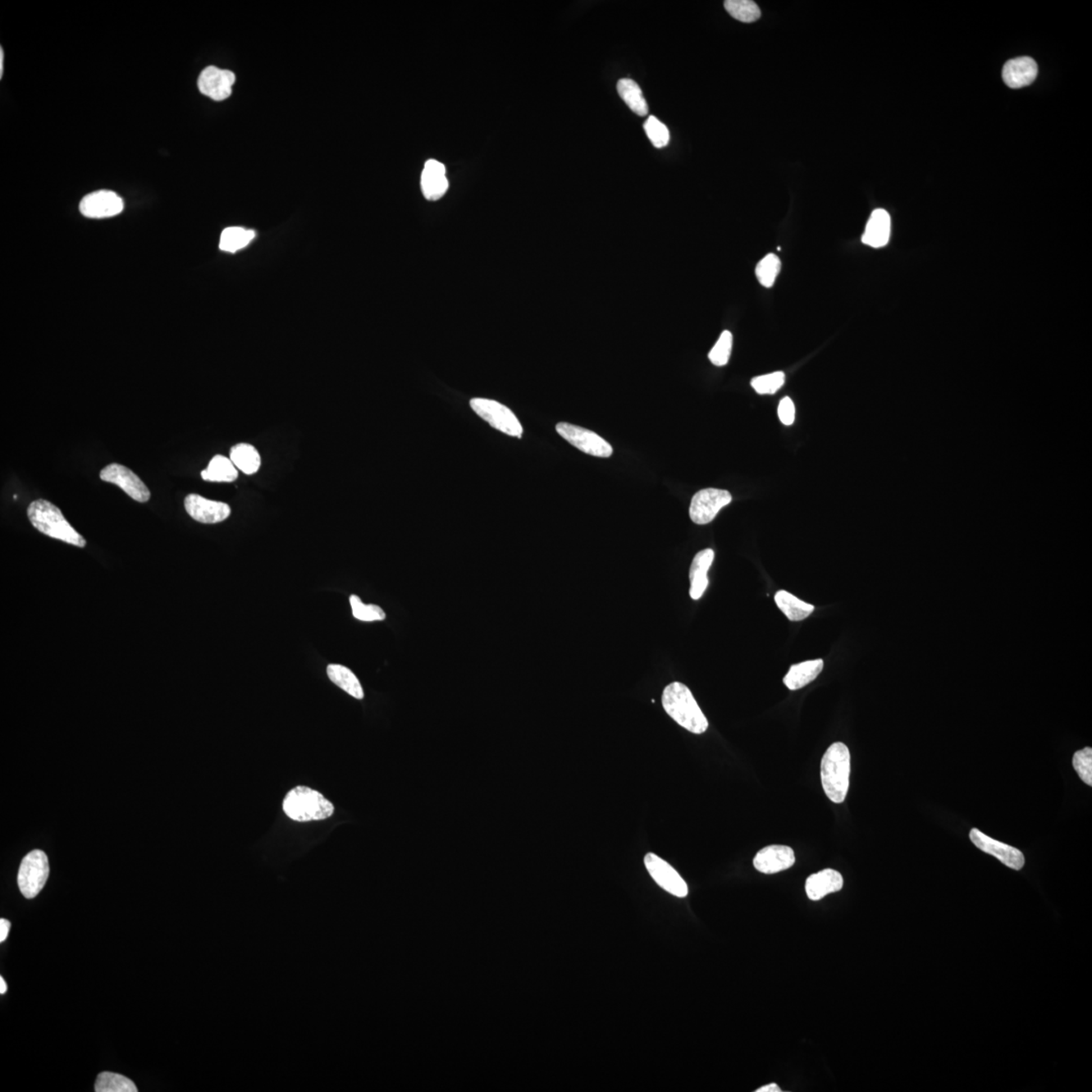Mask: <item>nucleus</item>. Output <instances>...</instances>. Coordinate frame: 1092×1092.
Listing matches in <instances>:
<instances>
[{
  "label": "nucleus",
  "instance_id": "c85d7f7f",
  "mask_svg": "<svg viewBox=\"0 0 1092 1092\" xmlns=\"http://www.w3.org/2000/svg\"><path fill=\"white\" fill-rule=\"evenodd\" d=\"M724 7L733 19L742 23H754L761 17L758 4L751 0H726Z\"/></svg>",
  "mask_w": 1092,
  "mask_h": 1092
},
{
  "label": "nucleus",
  "instance_id": "4be33fe9",
  "mask_svg": "<svg viewBox=\"0 0 1092 1092\" xmlns=\"http://www.w3.org/2000/svg\"><path fill=\"white\" fill-rule=\"evenodd\" d=\"M775 602L778 608L791 621L804 620L815 611L813 605L805 603L802 600L795 597L794 595L784 590L777 592Z\"/></svg>",
  "mask_w": 1092,
  "mask_h": 1092
},
{
  "label": "nucleus",
  "instance_id": "58836bf2",
  "mask_svg": "<svg viewBox=\"0 0 1092 1092\" xmlns=\"http://www.w3.org/2000/svg\"><path fill=\"white\" fill-rule=\"evenodd\" d=\"M7 990V982L4 981L3 977H0V994H6Z\"/></svg>",
  "mask_w": 1092,
  "mask_h": 1092
},
{
  "label": "nucleus",
  "instance_id": "4468645a",
  "mask_svg": "<svg viewBox=\"0 0 1092 1092\" xmlns=\"http://www.w3.org/2000/svg\"><path fill=\"white\" fill-rule=\"evenodd\" d=\"M185 507L193 519L203 524H216L227 519L231 514L228 504L212 501L197 494H190L185 500Z\"/></svg>",
  "mask_w": 1092,
  "mask_h": 1092
},
{
  "label": "nucleus",
  "instance_id": "0eeeda50",
  "mask_svg": "<svg viewBox=\"0 0 1092 1092\" xmlns=\"http://www.w3.org/2000/svg\"><path fill=\"white\" fill-rule=\"evenodd\" d=\"M556 432L561 437L571 443L573 446L584 454L597 456V458H610L613 455V448L597 433L591 430L580 427V426L565 423L561 422L556 425Z\"/></svg>",
  "mask_w": 1092,
  "mask_h": 1092
},
{
  "label": "nucleus",
  "instance_id": "9b49d317",
  "mask_svg": "<svg viewBox=\"0 0 1092 1092\" xmlns=\"http://www.w3.org/2000/svg\"><path fill=\"white\" fill-rule=\"evenodd\" d=\"M80 210L82 215L90 219H106L121 214L124 202L114 191L98 190L82 199Z\"/></svg>",
  "mask_w": 1092,
  "mask_h": 1092
},
{
  "label": "nucleus",
  "instance_id": "6e6552de",
  "mask_svg": "<svg viewBox=\"0 0 1092 1092\" xmlns=\"http://www.w3.org/2000/svg\"><path fill=\"white\" fill-rule=\"evenodd\" d=\"M729 491L720 489H704L694 495L689 514L695 524L706 525L715 519L722 508L732 503Z\"/></svg>",
  "mask_w": 1092,
  "mask_h": 1092
},
{
  "label": "nucleus",
  "instance_id": "9d476101",
  "mask_svg": "<svg viewBox=\"0 0 1092 1092\" xmlns=\"http://www.w3.org/2000/svg\"><path fill=\"white\" fill-rule=\"evenodd\" d=\"M646 868L660 889L676 898H684L688 895V885L675 869L659 856L648 852L645 860Z\"/></svg>",
  "mask_w": 1092,
  "mask_h": 1092
},
{
  "label": "nucleus",
  "instance_id": "4c0bfd02",
  "mask_svg": "<svg viewBox=\"0 0 1092 1092\" xmlns=\"http://www.w3.org/2000/svg\"><path fill=\"white\" fill-rule=\"evenodd\" d=\"M756 1092H781L782 1090H781L780 1087H779V1085H776V1083H771V1085H765V1086L761 1087V1089L756 1090Z\"/></svg>",
  "mask_w": 1092,
  "mask_h": 1092
},
{
  "label": "nucleus",
  "instance_id": "cd10ccee",
  "mask_svg": "<svg viewBox=\"0 0 1092 1092\" xmlns=\"http://www.w3.org/2000/svg\"><path fill=\"white\" fill-rule=\"evenodd\" d=\"M97 1092H137V1087L130 1079L112 1072H102L95 1082Z\"/></svg>",
  "mask_w": 1092,
  "mask_h": 1092
},
{
  "label": "nucleus",
  "instance_id": "aec40b11",
  "mask_svg": "<svg viewBox=\"0 0 1092 1092\" xmlns=\"http://www.w3.org/2000/svg\"><path fill=\"white\" fill-rule=\"evenodd\" d=\"M891 233V220L889 212L877 208L866 225L862 237L864 244L873 248H881L889 244Z\"/></svg>",
  "mask_w": 1092,
  "mask_h": 1092
},
{
  "label": "nucleus",
  "instance_id": "a211bd4d",
  "mask_svg": "<svg viewBox=\"0 0 1092 1092\" xmlns=\"http://www.w3.org/2000/svg\"><path fill=\"white\" fill-rule=\"evenodd\" d=\"M843 886V878L841 873L833 869H825L807 878L805 891L809 899L819 902L826 895L842 890Z\"/></svg>",
  "mask_w": 1092,
  "mask_h": 1092
},
{
  "label": "nucleus",
  "instance_id": "f03ea898",
  "mask_svg": "<svg viewBox=\"0 0 1092 1092\" xmlns=\"http://www.w3.org/2000/svg\"><path fill=\"white\" fill-rule=\"evenodd\" d=\"M851 755L843 742H834L822 756L820 776L822 788L830 802H845L850 787Z\"/></svg>",
  "mask_w": 1092,
  "mask_h": 1092
},
{
  "label": "nucleus",
  "instance_id": "f8f14e48",
  "mask_svg": "<svg viewBox=\"0 0 1092 1092\" xmlns=\"http://www.w3.org/2000/svg\"><path fill=\"white\" fill-rule=\"evenodd\" d=\"M970 839L979 850L995 857L1008 868L1019 871L1025 866V856L1020 850L1008 846L1007 843L995 841V839L989 838V835L981 833L977 829H973L970 832Z\"/></svg>",
  "mask_w": 1092,
  "mask_h": 1092
},
{
  "label": "nucleus",
  "instance_id": "423d86ee",
  "mask_svg": "<svg viewBox=\"0 0 1092 1092\" xmlns=\"http://www.w3.org/2000/svg\"><path fill=\"white\" fill-rule=\"evenodd\" d=\"M471 407L478 416L505 434L520 438L523 428L510 409L488 399H473Z\"/></svg>",
  "mask_w": 1092,
  "mask_h": 1092
},
{
  "label": "nucleus",
  "instance_id": "1a4fd4ad",
  "mask_svg": "<svg viewBox=\"0 0 1092 1092\" xmlns=\"http://www.w3.org/2000/svg\"><path fill=\"white\" fill-rule=\"evenodd\" d=\"M99 477L103 482L119 487L129 497L139 503H146L151 498V491L144 482L125 465L108 464L102 469Z\"/></svg>",
  "mask_w": 1092,
  "mask_h": 1092
},
{
  "label": "nucleus",
  "instance_id": "473e14b6",
  "mask_svg": "<svg viewBox=\"0 0 1092 1092\" xmlns=\"http://www.w3.org/2000/svg\"><path fill=\"white\" fill-rule=\"evenodd\" d=\"M733 341L732 332L728 330L724 331L715 345L709 352L708 358L716 367H724L728 364L730 354H732Z\"/></svg>",
  "mask_w": 1092,
  "mask_h": 1092
},
{
  "label": "nucleus",
  "instance_id": "2f4dec72",
  "mask_svg": "<svg viewBox=\"0 0 1092 1092\" xmlns=\"http://www.w3.org/2000/svg\"><path fill=\"white\" fill-rule=\"evenodd\" d=\"M785 373L776 372L752 378L751 385L759 395H774L785 384Z\"/></svg>",
  "mask_w": 1092,
  "mask_h": 1092
},
{
  "label": "nucleus",
  "instance_id": "39448f33",
  "mask_svg": "<svg viewBox=\"0 0 1092 1092\" xmlns=\"http://www.w3.org/2000/svg\"><path fill=\"white\" fill-rule=\"evenodd\" d=\"M48 857L43 851L34 850L25 857L19 870L17 883L21 894L32 899L40 893L49 877Z\"/></svg>",
  "mask_w": 1092,
  "mask_h": 1092
},
{
  "label": "nucleus",
  "instance_id": "20e7f679",
  "mask_svg": "<svg viewBox=\"0 0 1092 1092\" xmlns=\"http://www.w3.org/2000/svg\"><path fill=\"white\" fill-rule=\"evenodd\" d=\"M282 808L290 820L299 822L323 820L332 816L333 804L316 790L298 786L286 794Z\"/></svg>",
  "mask_w": 1092,
  "mask_h": 1092
},
{
  "label": "nucleus",
  "instance_id": "f3484780",
  "mask_svg": "<svg viewBox=\"0 0 1092 1092\" xmlns=\"http://www.w3.org/2000/svg\"><path fill=\"white\" fill-rule=\"evenodd\" d=\"M1037 75L1038 65L1030 57L1009 60L1003 69L1004 84L1015 89L1032 85Z\"/></svg>",
  "mask_w": 1092,
  "mask_h": 1092
},
{
  "label": "nucleus",
  "instance_id": "2eb2a0df",
  "mask_svg": "<svg viewBox=\"0 0 1092 1092\" xmlns=\"http://www.w3.org/2000/svg\"><path fill=\"white\" fill-rule=\"evenodd\" d=\"M795 861L794 851L790 847L773 845L758 852L754 858V866L761 873L776 874L791 868Z\"/></svg>",
  "mask_w": 1092,
  "mask_h": 1092
},
{
  "label": "nucleus",
  "instance_id": "c756f323",
  "mask_svg": "<svg viewBox=\"0 0 1092 1092\" xmlns=\"http://www.w3.org/2000/svg\"><path fill=\"white\" fill-rule=\"evenodd\" d=\"M781 271V260L775 254H768L756 267V276L765 288H772Z\"/></svg>",
  "mask_w": 1092,
  "mask_h": 1092
},
{
  "label": "nucleus",
  "instance_id": "7c9ffc66",
  "mask_svg": "<svg viewBox=\"0 0 1092 1092\" xmlns=\"http://www.w3.org/2000/svg\"><path fill=\"white\" fill-rule=\"evenodd\" d=\"M352 613L356 619L364 622L382 621L386 619V613L377 605H367L361 601L359 596H350Z\"/></svg>",
  "mask_w": 1092,
  "mask_h": 1092
},
{
  "label": "nucleus",
  "instance_id": "393cba45",
  "mask_svg": "<svg viewBox=\"0 0 1092 1092\" xmlns=\"http://www.w3.org/2000/svg\"><path fill=\"white\" fill-rule=\"evenodd\" d=\"M617 90L620 98L628 104L630 110L634 114L641 117H646L648 114V106L646 98H643L641 87L637 82L629 78H624L617 84Z\"/></svg>",
  "mask_w": 1092,
  "mask_h": 1092
},
{
  "label": "nucleus",
  "instance_id": "6ab92c4d",
  "mask_svg": "<svg viewBox=\"0 0 1092 1092\" xmlns=\"http://www.w3.org/2000/svg\"><path fill=\"white\" fill-rule=\"evenodd\" d=\"M715 560V551L711 548H706L699 551L692 561L689 578H690V596L693 600H699L702 597L704 592L706 591L709 580L708 571Z\"/></svg>",
  "mask_w": 1092,
  "mask_h": 1092
},
{
  "label": "nucleus",
  "instance_id": "b1692460",
  "mask_svg": "<svg viewBox=\"0 0 1092 1092\" xmlns=\"http://www.w3.org/2000/svg\"><path fill=\"white\" fill-rule=\"evenodd\" d=\"M230 459L237 469H240L245 474L258 473L260 468L261 459L258 451L254 446L247 443H239L231 448Z\"/></svg>",
  "mask_w": 1092,
  "mask_h": 1092
},
{
  "label": "nucleus",
  "instance_id": "f704fd0d",
  "mask_svg": "<svg viewBox=\"0 0 1092 1092\" xmlns=\"http://www.w3.org/2000/svg\"><path fill=\"white\" fill-rule=\"evenodd\" d=\"M1073 767L1085 784L1092 785V748L1085 747L1073 756Z\"/></svg>",
  "mask_w": 1092,
  "mask_h": 1092
},
{
  "label": "nucleus",
  "instance_id": "5701e85b",
  "mask_svg": "<svg viewBox=\"0 0 1092 1092\" xmlns=\"http://www.w3.org/2000/svg\"><path fill=\"white\" fill-rule=\"evenodd\" d=\"M327 675L335 685L355 699H363L364 692L360 682L350 669L341 665H329Z\"/></svg>",
  "mask_w": 1092,
  "mask_h": 1092
},
{
  "label": "nucleus",
  "instance_id": "bb28decb",
  "mask_svg": "<svg viewBox=\"0 0 1092 1092\" xmlns=\"http://www.w3.org/2000/svg\"><path fill=\"white\" fill-rule=\"evenodd\" d=\"M255 232L241 227L225 229L221 235L220 249L226 252H236L243 249L254 240Z\"/></svg>",
  "mask_w": 1092,
  "mask_h": 1092
},
{
  "label": "nucleus",
  "instance_id": "ea45409f",
  "mask_svg": "<svg viewBox=\"0 0 1092 1092\" xmlns=\"http://www.w3.org/2000/svg\"><path fill=\"white\" fill-rule=\"evenodd\" d=\"M3 50L0 49V77H2L3 74Z\"/></svg>",
  "mask_w": 1092,
  "mask_h": 1092
},
{
  "label": "nucleus",
  "instance_id": "72a5a7b5",
  "mask_svg": "<svg viewBox=\"0 0 1092 1092\" xmlns=\"http://www.w3.org/2000/svg\"><path fill=\"white\" fill-rule=\"evenodd\" d=\"M647 136L656 148H664L669 144V132L667 127L654 116H650L645 123Z\"/></svg>",
  "mask_w": 1092,
  "mask_h": 1092
},
{
  "label": "nucleus",
  "instance_id": "a878e982",
  "mask_svg": "<svg viewBox=\"0 0 1092 1092\" xmlns=\"http://www.w3.org/2000/svg\"><path fill=\"white\" fill-rule=\"evenodd\" d=\"M202 477L208 482H231L238 477V469L230 459L216 455L202 472Z\"/></svg>",
  "mask_w": 1092,
  "mask_h": 1092
},
{
  "label": "nucleus",
  "instance_id": "7ed1b4c3",
  "mask_svg": "<svg viewBox=\"0 0 1092 1092\" xmlns=\"http://www.w3.org/2000/svg\"><path fill=\"white\" fill-rule=\"evenodd\" d=\"M28 517L34 528L47 537L74 546H86L85 539L72 528L53 503L43 499L36 500L29 505Z\"/></svg>",
  "mask_w": 1092,
  "mask_h": 1092
},
{
  "label": "nucleus",
  "instance_id": "ddd939ff",
  "mask_svg": "<svg viewBox=\"0 0 1092 1092\" xmlns=\"http://www.w3.org/2000/svg\"><path fill=\"white\" fill-rule=\"evenodd\" d=\"M236 80L235 74L225 69L215 66L204 68L199 77V89L203 95L222 102L232 94V86Z\"/></svg>",
  "mask_w": 1092,
  "mask_h": 1092
},
{
  "label": "nucleus",
  "instance_id": "c9c22d12",
  "mask_svg": "<svg viewBox=\"0 0 1092 1092\" xmlns=\"http://www.w3.org/2000/svg\"><path fill=\"white\" fill-rule=\"evenodd\" d=\"M778 416L783 424L790 426L795 420V406L793 401L789 397L781 400L778 407Z\"/></svg>",
  "mask_w": 1092,
  "mask_h": 1092
},
{
  "label": "nucleus",
  "instance_id": "dca6fc26",
  "mask_svg": "<svg viewBox=\"0 0 1092 1092\" xmlns=\"http://www.w3.org/2000/svg\"><path fill=\"white\" fill-rule=\"evenodd\" d=\"M421 187L428 201H438L446 194L448 180L445 165L430 159L425 163L421 176Z\"/></svg>",
  "mask_w": 1092,
  "mask_h": 1092
},
{
  "label": "nucleus",
  "instance_id": "e433bc0d",
  "mask_svg": "<svg viewBox=\"0 0 1092 1092\" xmlns=\"http://www.w3.org/2000/svg\"><path fill=\"white\" fill-rule=\"evenodd\" d=\"M11 926V922L7 920H0V942L3 943L6 941L8 933H10Z\"/></svg>",
  "mask_w": 1092,
  "mask_h": 1092
},
{
  "label": "nucleus",
  "instance_id": "f257e3e1",
  "mask_svg": "<svg viewBox=\"0 0 1092 1092\" xmlns=\"http://www.w3.org/2000/svg\"><path fill=\"white\" fill-rule=\"evenodd\" d=\"M661 703L668 715L682 728L695 734L706 732L709 726L706 716L686 685L674 682L665 687Z\"/></svg>",
  "mask_w": 1092,
  "mask_h": 1092
},
{
  "label": "nucleus",
  "instance_id": "412c9836",
  "mask_svg": "<svg viewBox=\"0 0 1092 1092\" xmlns=\"http://www.w3.org/2000/svg\"><path fill=\"white\" fill-rule=\"evenodd\" d=\"M824 660L820 659L791 665L789 672L787 673L783 682H784L787 688L791 691L804 688L805 686L811 684L820 676L822 669H824Z\"/></svg>",
  "mask_w": 1092,
  "mask_h": 1092
}]
</instances>
